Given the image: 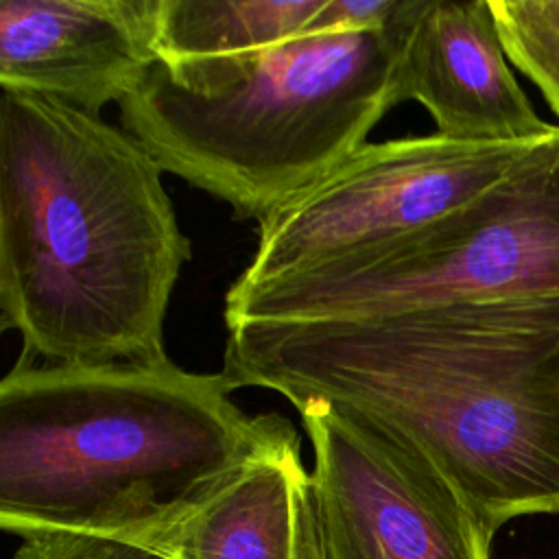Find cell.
I'll return each instance as SVG.
<instances>
[{"label":"cell","instance_id":"1","mask_svg":"<svg viewBox=\"0 0 559 559\" xmlns=\"http://www.w3.org/2000/svg\"><path fill=\"white\" fill-rule=\"evenodd\" d=\"M227 330L240 386L365 421L432 467L491 537L559 513V297Z\"/></svg>","mask_w":559,"mask_h":559},{"label":"cell","instance_id":"2","mask_svg":"<svg viewBox=\"0 0 559 559\" xmlns=\"http://www.w3.org/2000/svg\"><path fill=\"white\" fill-rule=\"evenodd\" d=\"M151 153L122 127L0 92V317L24 360H166L192 245Z\"/></svg>","mask_w":559,"mask_h":559},{"label":"cell","instance_id":"3","mask_svg":"<svg viewBox=\"0 0 559 559\" xmlns=\"http://www.w3.org/2000/svg\"><path fill=\"white\" fill-rule=\"evenodd\" d=\"M223 369L159 362L48 365L0 380V524L129 542L173 526L255 461L299 437L249 415Z\"/></svg>","mask_w":559,"mask_h":559},{"label":"cell","instance_id":"4","mask_svg":"<svg viewBox=\"0 0 559 559\" xmlns=\"http://www.w3.org/2000/svg\"><path fill=\"white\" fill-rule=\"evenodd\" d=\"M400 7L378 31L301 35L223 61L155 63L118 118L166 173L262 221L395 107Z\"/></svg>","mask_w":559,"mask_h":559},{"label":"cell","instance_id":"5","mask_svg":"<svg viewBox=\"0 0 559 559\" xmlns=\"http://www.w3.org/2000/svg\"><path fill=\"white\" fill-rule=\"evenodd\" d=\"M559 297V127L480 197L352 258L225 295V325Z\"/></svg>","mask_w":559,"mask_h":559},{"label":"cell","instance_id":"6","mask_svg":"<svg viewBox=\"0 0 559 559\" xmlns=\"http://www.w3.org/2000/svg\"><path fill=\"white\" fill-rule=\"evenodd\" d=\"M542 140L467 142L435 131L365 142L258 223L253 258L229 288H255L419 231L496 186Z\"/></svg>","mask_w":559,"mask_h":559},{"label":"cell","instance_id":"7","mask_svg":"<svg viewBox=\"0 0 559 559\" xmlns=\"http://www.w3.org/2000/svg\"><path fill=\"white\" fill-rule=\"evenodd\" d=\"M312 443V559H489L491 535L424 461L325 400L295 406Z\"/></svg>","mask_w":559,"mask_h":559},{"label":"cell","instance_id":"8","mask_svg":"<svg viewBox=\"0 0 559 559\" xmlns=\"http://www.w3.org/2000/svg\"><path fill=\"white\" fill-rule=\"evenodd\" d=\"M404 100L454 140L531 142L557 129L518 85L489 0H402L395 103Z\"/></svg>","mask_w":559,"mask_h":559},{"label":"cell","instance_id":"9","mask_svg":"<svg viewBox=\"0 0 559 559\" xmlns=\"http://www.w3.org/2000/svg\"><path fill=\"white\" fill-rule=\"evenodd\" d=\"M159 0H2L0 87L100 116L157 63Z\"/></svg>","mask_w":559,"mask_h":559},{"label":"cell","instance_id":"10","mask_svg":"<svg viewBox=\"0 0 559 559\" xmlns=\"http://www.w3.org/2000/svg\"><path fill=\"white\" fill-rule=\"evenodd\" d=\"M308 480L293 443L142 544L170 559H304Z\"/></svg>","mask_w":559,"mask_h":559},{"label":"cell","instance_id":"11","mask_svg":"<svg viewBox=\"0 0 559 559\" xmlns=\"http://www.w3.org/2000/svg\"><path fill=\"white\" fill-rule=\"evenodd\" d=\"M323 0H159L155 52L166 66L247 57L301 37Z\"/></svg>","mask_w":559,"mask_h":559},{"label":"cell","instance_id":"12","mask_svg":"<svg viewBox=\"0 0 559 559\" xmlns=\"http://www.w3.org/2000/svg\"><path fill=\"white\" fill-rule=\"evenodd\" d=\"M507 59L559 116V0H489Z\"/></svg>","mask_w":559,"mask_h":559},{"label":"cell","instance_id":"13","mask_svg":"<svg viewBox=\"0 0 559 559\" xmlns=\"http://www.w3.org/2000/svg\"><path fill=\"white\" fill-rule=\"evenodd\" d=\"M17 537L15 559H170L144 544L94 533L37 528Z\"/></svg>","mask_w":559,"mask_h":559},{"label":"cell","instance_id":"14","mask_svg":"<svg viewBox=\"0 0 559 559\" xmlns=\"http://www.w3.org/2000/svg\"><path fill=\"white\" fill-rule=\"evenodd\" d=\"M400 0H323L304 35H338L384 28Z\"/></svg>","mask_w":559,"mask_h":559}]
</instances>
